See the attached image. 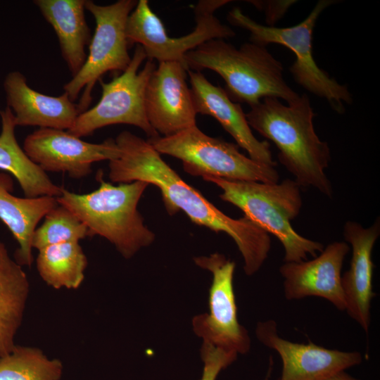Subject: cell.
Masks as SVG:
<instances>
[{
  "label": "cell",
  "instance_id": "27",
  "mask_svg": "<svg viewBox=\"0 0 380 380\" xmlns=\"http://www.w3.org/2000/svg\"><path fill=\"white\" fill-rule=\"evenodd\" d=\"M324 380H361L349 374L346 370L337 372Z\"/></svg>",
  "mask_w": 380,
  "mask_h": 380
},
{
  "label": "cell",
  "instance_id": "9",
  "mask_svg": "<svg viewBox=\"0 0 380 380\" xmlns=\"http://www.w3.org/2000/svg\"><path fill=\"white\" fill-rule=\"evenodd\" d=\"M138 1L119 0L101 6L86 0L85 9L95 20L96 28L89 44V53L80 71L63 87L70 100L75 102L81 91L83 94L77 103L81 113L91 101V91L103 75L111 71H125L132 57L128 49L126 24Z\"/></svg>",
  "mask_w": 380,
  "mask_h": 380
},
{
  "label": "cell",
  "instance_id": "7",
  "mask_svg": "<svg viewBox=\"0 0 380 380\" xmlns=\"http://www.w3.org/2000/svg\"><path fill=\"white\" fill-rule=\"evenodd\" d=\"M147 141L160 154L181 160L184 170L194 176L267 184L279 182L275 166L253 160L241 153L237 144L210 137L196 125Z\"/></svg>",
  "mask_w": 380,
  "mask_h": 380
},
{
  "label": "cell",
  "instance_id": "16",
  "mask_svg": "<svg viewBox=\"0 0 380 380\" xmlns=\"http://www.w3.org/2000/svg\"><path fill=\"white\" fill-rule=\"evenodd\" d=\"M343 234L352 248L350 267L341 276L346 311L367 334L371 324L372 301L376 296L372 286V255L380 235L379 217L367 228L357 222L348 221Z\"/></svg>",
  "mask_w": 380,
  "mask_h": 380
},
{
  "label": "cell",
  "instance_id": "21",
  "mask_svg": "<svg viewBox=\"0 0 380 380\" xmlns=\"http://www.w3.org/2000/svg\"><path fill=\"white\" fill-rule=\"evenodd\" d=\"M30 291L27 274L0 241V357L15 346Z\"/></svg>",
  "mask_w": 380,
  "mask_h": 380
},
{
  "label": "cell",
  "instance_id": "12",
  "mask_svg": "<svg viewBox=\"0 0 380 380\" xmlns=\"http://www.w3.org/2000/svg\"><path fill=\"white\" fill-rule=\"evenodd\" d=\"M25 153L45 172L67 173L73 179L89 175L93 163L117 158L120 150L114 139L100 144L84 141L67 130L38 128L23 142Z\"/></svg>",
  "mask_w": 380,
  "mask_h": 380
},
{
  "label": "cell",
  "instance_id": "19",
  "mask_svg": "<svg viewBox=\"0 0 380 380\" xmlns=\"http://www.w3.org/2000/svg\"><path fill=\"white\" fill-rule=\"evenodd\" d=\"M11 176L0 172V220L11 231L19 247L15 260L30 267L34 261L32 239L37 224L58 203L56 197L20 198L13 195Z\"/></svg>",
  "mask_w": 380,
  "mask_h": 380
},
{
  "label": "cell",
  "instance_id": "4",
  "mask_svg": "<svg viewBox=\"0 0 380 380\" xmlns=\"http://www.w3.org/2000/svg\"><path fill=\"white\" fill-rule=\"evenodd\" d=\"M99 186L83 194L64 188L57 202L70 210L89 231L110 242L125 259L150 246L155 234L144 222L137 205L148 183L135 181L113 185L99 175Z\"/></svg>",
  "mask_w": 380,
  "mask_h": 380
},
{
  "label": "cell",
  "instance_id": "28",
  "mask_svg": "<svg viewBox=\"0 0 380 380\" xmlns=\"http://www.w3.org/2000/svg\"><path fill=\"white\" fill-rule=\"evenodd\" d=\"M273 365H274L273 364V359H272V357L270 356V359H269L268 369H267L266 376H265V377L264 378L263 380H270L272 373V369H273Z\"/></svg>",
  "mask_w": 380,
  "mask_h": 380
},
{
  "label": "cell",
  "instance_id": "10",
  "mask_svg": "<svg viewBox=\"0 0 380 380\" xmlns=\"http://www.w3.org/2000/svg\"><path fill=\"white\" fill-rule=\"evenodd\" d=\"M229 2V0L198 1L194 7V29L186 35L172 37L160 18L151 10L148 1L139 0L127 20L128 44L141 45L147 59H156L159 63L175 61L185 65L184 56L189 51L209 40L235 36L234 30L215 15L218 8Z\"/></svg>",
  "mask_w": 380,
  "mask_h": 380
},
{
  "label": "cell",
  "instance_id": "15",
  "mask_svg": "<svg viewBox=\"0 0 380 380\" xmlns=\"http://www.w3.org/2000/svg\"><path fill=\"white\" fill-rule=\"evenodd\" d=\"M349 250L347 243L334 241L312 260L284 262L279 271L284 279L286 299L315 296L328 300L338 310H346L341 270Z\"/></svg>",
  "mask_w": 380,
  "mask_h": 380
},
{
  "label": "cell",
  "instance_id": "22",
  "mask_svg": "<svg viewBox=\"0 0 380 380\" xmlns=\"http://www.w3.org/2000/svg\"><path fill=\"white\" fill-rule=\"evenodd\" d=\"M0 170L11 173L26 198L58 197L63 186L55 184L39 166L33 163L19 146L15 134L14 115L8 106L0 110Z\"/></svg>",
  "mask_w": 380,
  "mask_h": 380
},
{
  "label": "cell",
  "instance_id": "3",
  "mask_svg": "<svg viewBox=\"0 0 380 380\" xmlns=\"http://www.w3.org/2000/svg\"><path fill=\"white\" fill-rule=\"evenodd\" d=\"M184 62L187 70L217 72L228 96L238 103L251 106L265 97L290 103L299 97L284 80L282 64L262 45L250 42L236 48L224 39H211L186 53Z\"/></svg>",
  "mask_w": 380,
  "mask_h": 380
},
{
  "label": "cell",
  "instance_id": "25",
  "mask_svg": "<svg viewBox=\"0 0 380 380\" xmlns=\"http://www.w3.org/2000/svg\"><path fill=\"white\" fill-rule=\"evenodd\" d=\"M89 236L87 227L67 208L58 205L44 217L32 239V248L38 251L51 245L79 242Z\"/></svg>",
  "mask_w": 380,
  "mask_h": 380
},
{
  "label": "cell",
  "instance_id": "6",
  "mask_svg": "<svg viewBox=\"0 0 380 380\" xmlns=\"http://www.w3.org/2000/svg\"><path fill=\"white\" fill-rule=\"evenodd\" d=\"M333 2L319 1L306 18L288 27L261 25L239 8L229 11L227 19L232 25L248 31L251 42L265 46L268 44H279L291 49L296 59L289 70L296 82L308 91L327 99L334 110L343 113V103H352L350 93L346 86L319 68L312 56V39L315 23L322 12Z\"/></svg>",
  "mask_w": 380,
  "mask_h": 380
},
{
  "label": "cell",
  "instance_id": "13",
  "mask_svg": "<svg viewBox=\"0 0 380 380\" xmlns=\"http://www.w3.org/2000/svg\"><path fill=\"white\" fill-rule=\"evenodd\" d=\"M257 339L276 351L282 368L277 380H324L331 374L359 365L362 355L357 351H343L324 348L309 341L292 342L279 335L273 319L259 322Z\"/></svg>",
  "mask_w": 380,
  "mask_h": 380
},
{
  "label": "cell",
  "instance_id": "11",
  "mask_svg": "<svg viewBox=\"0 0 380 380\" xmlns=\"http://www.w3.org/2000/svg\"><path fill=\"white\" fill-rule=\"evenodd\" d=\"M196 265L212 273L209 290V312L192 319L195 334L204 343L225 350L246 354L251 338L238 320L237 306L233 286L236 264L224 255L215 253L194 258Z\"/></svg>",
  "mask_w": 380,
  "mask_h": 380
},
{
  "label": "cell",
  "instance_id": "8",
  "mask_svg": "<svg viewBox=\"0 0 380 380\" xmlns=\"http://www.w3.org/2000/svg\"><path fill=\"white\" fill-rule=\"evenodd\" d=\"M156 68L143 47L137 44L127 69L109 82L99 80L102 89L99 101L81 113L67 131L81 138L108 125L127 124L142 129L148 139L159 137L148 120L144 102L146 85Z\"/></svg>",
  "mask_w": 380,
  "mask_h": 380
},
{
  "label": "cell",
  "instance_id": "20",
  "mask_svg": "<svg viewBox=\"0 0 380 380\" xmlns=\"http://www.w3.org/2000/svg\"><path fill=\"white\" fill-rule=\"evenodd\" d=\"M34 4L54 30L63 58L75 75L86 61L85 47L91 39L84 15L86 0H35Z\"/></svg>",
  "mask_w": 380,
  "mask_h": 380
},
{
  "label": "cell",
  "instance_id": "23",
  "mask_svg": "<svg viewBox=\"0 0 380 380\" xmlns=\"http://www.w3.org/2000/svg\"><path fill=\"white\" fill-rule=\"evenodd\" d=\"M88 260L79 242H67L39 250L37 272L55 289H77L82 284Z\"/></svg>",
  "mask_w": 380,
  "mask_h": 380
},
{
  "label": "cell",
  "instance_id": "14",
  "mask_svg": "<svg viewBox=\"0 0 380 380\" xmlns=\"http://www.w3.org/2000/svg\"><path fill=\"white\" fill-rule=\"evenodd\" d=\"M186 67L175 61L160 62L145 91V110L152 127L163 137L196 125V112Z\"/></svg>",
  "mask_w": 380,
  "mask_h": 380
},
{
  "label": "cell",
  "instance_id": "18",
  "mask_svg": "<svg viewBox=\"0 0 380 380\" xmlns=\"http://www.w3.org/2000/svg\"><path fill=\"white\" fill-rule=\"evenodd\" d=\"M4 87L8 107L14 115L15 126L70 129L80 114L77 104L67 93L52 96L31 88L18 71L9 72Z\"/></svg>",
  "mask_w": 380,
  "mask_h": 380
},
{
  "label": "cell",
  "instance_id": "2",
  "mask_svg": "<svg viewBox=\"0 0 380 380\" xmlns=\"http://www.w3.org/2000/svg\"><path fill=\"white\" fill-rule=\"evenodd\" d=\"M288 103L263 98L250 106L247 122L274 144L279 161L300 186L313 187L331 198L332 185L324 172L331 161L330 148L315 131L310 99L304 94Z\"/></svg>",
  "mask_w": 380,
  "mask_h": 380
},
{
  "label": "cell",
  "instance_id": "17",
  "mask_svg": "<svg viewBox=\"0 0 380 380\" xmlns=\"http://www.w3.org/2000/svg\"><path fill=\"white\" fill-rule=\"evenodd\" d=\"M196 113L214 118L253 160L276 166L270 146L253 134L240 103L232 101L224 89L213 84L201 72L187 70Z\"/></svg>",
  "mask_w": 380,
  "mask_h": 380
},
{
  "label": "cell",
  "instance_id": "5",
  "mask_svg": "<svg viewBox=\"0 0 380 380\" xmlns=\"http://www.w3.org/2000/svg\"><path fill=\"white\" fill-rule=\"evenodd\" d=\"M203 179L222 189V201L239 208L245 217L277 238L284 249V262L306 260L308 255L316 257L323 250L322 243L300 235L291 224L303 204L300 186L294 180L267 184L210 176Z\"/></svg>",
  "mask_w": 380,
  "mask_h": 380
},
{
  "label": "cell",
  "instance_id": "24",
  "mask_svg": "<svg viewBox=\"0 0 380 380\" xmlns=\"http://www.w3.org/2000/svg\"><path fill=\"white\" fill-rule=\"evenodd\" d=\"M62 362L37 347L15 345L0 357V380H61Z\"/></svg>",
  "mask_w": 380,
  "mask_h": 380
},
{
  "label": "cell",
  "instance_id": "26",
  "mask_svg": "<svg viewBox=\"0 0 380 380\" xmlns=\"http://www.w3.org/2000/svg\"><path fill=\"white\" fill-rule=\"evenodd\" d=\"M238 354L203 343L201 357L203 362V370L200 380H216L220 372L232 365Z\"/></svg>",
  "mask_w": 380,
  "mask_h": 380
},
{
  "label": "cell",
  "instance_id": "1",
  "mask_svg": "<svg viewBox=\"0 0 380 380\" xmlns=\"http://www.w3.org/2000/svg\"><path fill=\"white\" fill-rule=\"evenodd\" d=\"M115 141L120 154L108 163L112 182L141 181L156 186L168 214L183 211L194 224L226 233L242 255L246 275H253L261 268L271 248L269 234L245 216L234 219L220 210L185 182L147 140L122 131Z\"/></svg>",
  "mask_w": 380,
  "mask_h": 380
}]
</instances>
